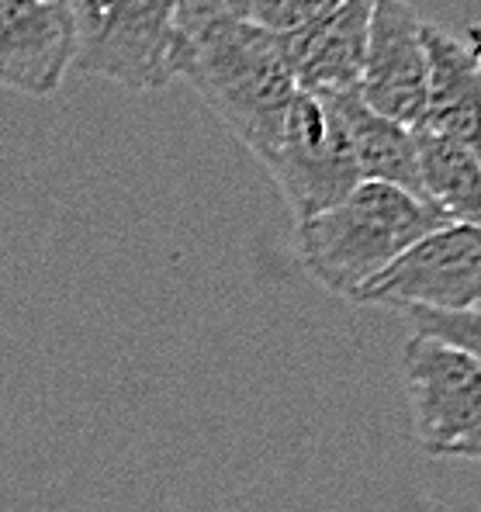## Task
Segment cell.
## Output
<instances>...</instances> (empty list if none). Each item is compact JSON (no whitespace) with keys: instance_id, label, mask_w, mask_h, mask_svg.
Returning <instances> with one entry per match:
<instances>
[{"instance_id":"6","label":"cell","mask_w":481,"mask_h":512,"mask_svg":"<svg viewBox=\"0 0 481 512\" xmlns=\"http://www.w3.org/2000/svg\"><path fill=\"white\" fill-rule=\"evenodd\" d=\"M357 305L481 312V229L443 225L430 232L367 284Z\"/></svg>"},{"instance_id":"9","label":"cell","mask_w":481,"mask_h":512,"mask_svg":"<svg viewBox=\"0 0 481 512\" xmlns=\"http://www.w3.org/2000/svg\"><path fill=\"white\" fill-rule=\"evenodd\" d=\"M426 45V108L416 128L481 160V28L468 39L423 25Z\"/></svg>"},{"instance_id":"4","label":"cell","mask_w":481,"mask_h":512,"mask_svg":"<svg viewBox=\"0 0 481 512\" xmlns=\"http://www.w3.org/2000/svg\"><path fill=\"white\" fill-rule=\"evenodd\" d=\"M263 167L284 194L295 222H308L326 208L340 205L360 184L347 128L336 115L333 101L305 90H298L291 101L281 135Z\"/></svg>"},{"instance_id":"14","label":"cell","mask_w":481,"mask_h":512,"mask_svg":"<svg viewBox=\"0 0 481 512\" xmlns=\"http://www.w3.org/2000/svg\"><path fill=\"white\" fill-rule=\"evenodd\" d=\"M405 322L416 336H430L454 350L468 353L481 371V312H430V308H402Z\"/></svg>"},{"instance_id":"8","label":"cell","mask_w":481,"mask_h":512,"mask_svg":"<svg viewBox=\"0 0 481 512\" xmlns=\"http://www.w3.org/2000/svg\"><path fill=\"white\" fill-rule=\"evenodd\" d=\"M70 66V0H0V87L49 97Z\"/></svg>"},{"instance_id":"13","label":"cell","mask_w":481,"mask_h":512,"mask_svg":"<svg viewBox=\"0 0 481 512\" xmlns=\"http://www.w3.org/2000/svg\"><path fill=\"white\" fill-rule=\"evenodd\" d=\"M232 18L270 35H291L333 11L340 0H219Z\"/></svg>"},{"instance_id":"11","label":"cell","mask_w":481,"mask_h":512,"mask_svg":"<svg viewBox=\"0 0 481 512\" xmlns=\"http://www.w3.org/2000/svg\"><path fill=\"white\" fill-rule=\"evenodd\" d=\"M322 97L333 101L336 115H340L343 128H347L360 184H388V187H398V191L412 194V198H423L419 153H416V135H412V128L374 115L357 94H322Z\"/></svg>"},{"instance_id":"3","label":"cell","mask_w":481,"mask_h":512,"mask_svg":"<svg viewBox=\"0 0 481 512\" xmlns=\"http://www.w3.org/2000/svg\"><path fill=\"white\" fill-rule=\"evenodd\" d=\"M180 0H70L73 66L146 94L177 77Z\"/></svg>"},{"instance_id":"5","label":"cell","mask_w":481,"mask_h":512,"mask_svg":"<svg viewBox=\"0 0 481 512\" xmlns=\"http://www.w3.org/2000/svg\"><path fill=\"white\" fill-rule=\"evenodd\" d=\"M412 426L430 457L481 464V371L468 353L416 336L405 343Z\"/></svg>"},{"instance_id":"10","label":"cell","mask_w":481,"mask_h":512,"mask_svg":"<svg viewBox=\"0 0 481 512\" xmlns=\"http://www.w3.org/2000/svg\"><path fill=\"white\" fill-rule=\"evenodd\" d=\"M374 0H340L312 25L281 35L284 63L305 94H357Z\"/></svg>"},{"instance_id":"7","label":"cell","mask_w":481,"mask_h":512,"mask_svg":"<svg viewBox=\"0 0 481 512\" xmlns=\"http://www.w3.org/2000/svg\"><path fill=\"white\" fill-rule=\"evenodd\" d=\"M357 97L395 125L416 128L426 108L423 21L405 0H374Z\"/></svg>"},{"instance_id":"1","label":"cell","mask_w":481,"mask_h":512,"mask_svg":"<svg viewBox=\"0 0 481 512\" xmlns=\"http://www.w3.org/2000/svg\"><path fill=\"white\" fill-rule=\"evenodd\" d=\"M177 77L191 80L229 132L260 163L267 160L298 94L281 35L232 18L219 0H180Z\"/></svg>"},{"instance_id":"2","label":"cell","mask_w":481,"mask_h":512,"mask_svg":"<svg viewBox=\"0 0 481 512\" xmlns=\"http://www.w3.org/2000/svg\"><path fill=\"white\" fill-rule=\"evenodd\" d=\"M450 225L430 201L388 184H357L340 205L298 222V260L329 295L357 301L405 250Z\"/></svg>"},{"instance_id":"12","label":"cell","mask_w":481,"mask_h":512,"mask_svg":"<svg viewBox=\"0 0 481 512\" xmlns=\"http://www.w3.org/2000/svg\"><path fill=\"white\" fill-rule=\"evenodd\" d=\"M412 135H416L423 198L450 225L481 229V160L423 128H412Z\"/></svg>"}]
</instances>
